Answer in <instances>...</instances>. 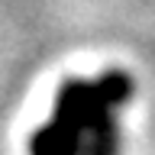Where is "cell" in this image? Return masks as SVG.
I'll list each match as a JSON object with an SVG mask.
<instances>
[{"label":"cell","mask_w":155,"mask_h":155,"mask_svg":"<svg viewBox=\"0 0 155 155\" xmlns=\"http://www.w3.org/2000/svg\"><path fill=\"white\" fill-rule=\"evenodd\" d=\"M129 97L133 78L126 71L65 81L52 116L29 139V155H120L116 110Z\"/></svg>","instance_id":"cell-1"}]
</instances>
